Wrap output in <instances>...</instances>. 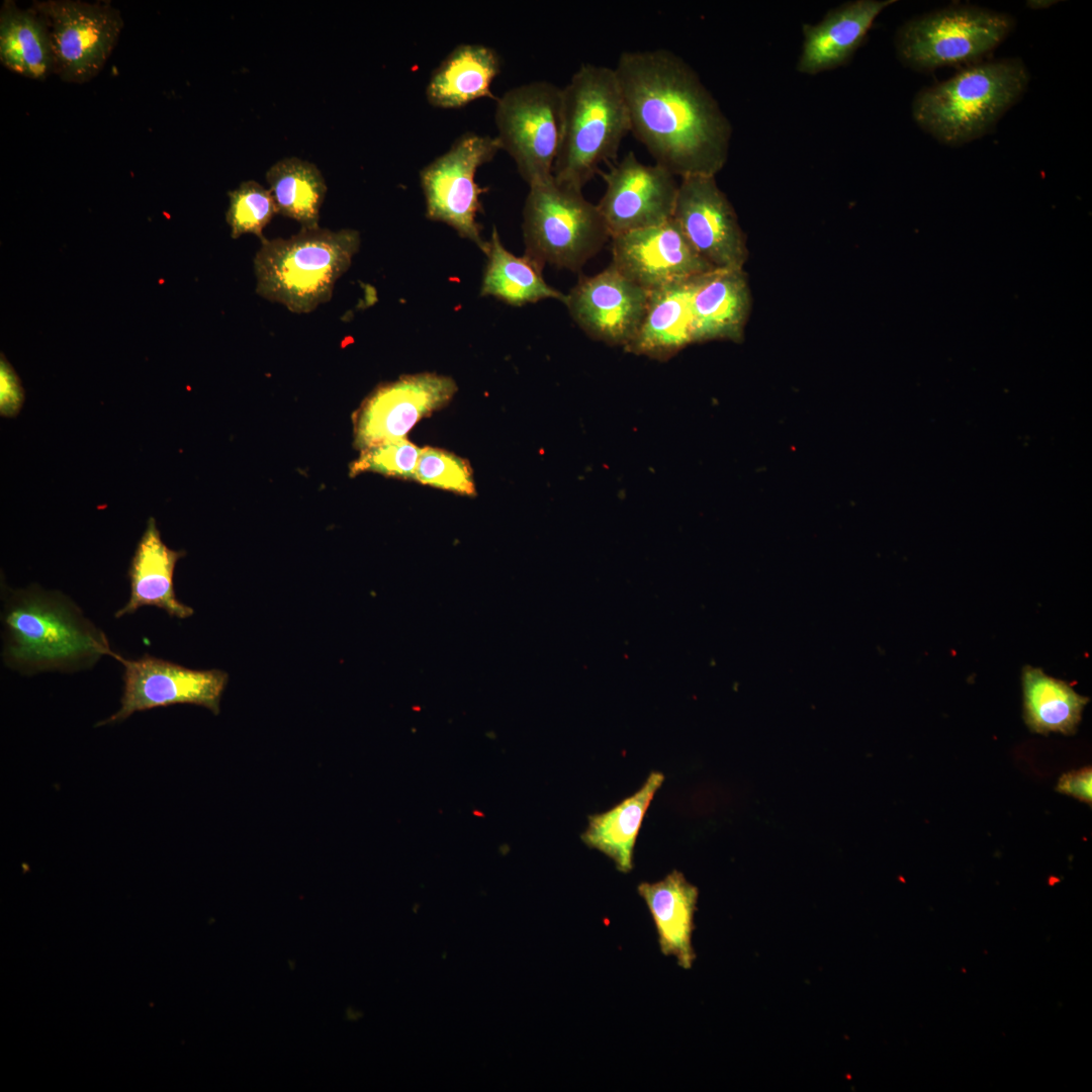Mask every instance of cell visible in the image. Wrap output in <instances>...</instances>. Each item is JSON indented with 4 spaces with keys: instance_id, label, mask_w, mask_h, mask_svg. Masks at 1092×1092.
I'll use <instances>...</instances> for the list:
<instances>
[{
    "instance_id": "obj_20",
    "label": "cell",
    "mask_w": 1092,
    "mask_h": 1092,
    "mask_svg": "<svg viewBox=\"0 0 1092 1092\" xmlns=\"http://www.w3.org/2000/svg\"><path fill=\"white\" fill-rule=\"evenodd\" d=\"M697 277L649 292L645 315L625 347L627 352L665 361L693 344L692 296Z\"/></svg>"
},
{
    "instance_id": "obj_8",
    "label": "cell",
    "mask_w": 1092,
    "mask_h": 1092,
    "mask_svg": "<svg viewBox=\"0 0 1092 1092\" xmlns=\"http://www.w3.org/2000/svg\"><path fill=\"white\" fill-rule=\"evenodd\" d=\"M494 122L500 150L529 186L553 177L562 132V87L539 80L511 88L496 101Z\"/></svg>"
},
{
    "instance_id": "obj_11",
    "label": "cell",
    "mask_w": 1092,
    "mask_h": 1092,
    "mask_svg": "<svg viewBox=\"0 0 1092 1092\" xmlns=\"http://www.w3.org/2000/svg\"><path fill=\"white\" fill-rule=\"evenodd\" d=\"M114 659L124 668L120 708L96 727L122 722L136 712L176 704H193L218 714L229 679L225 671L191 669L149 654L127 659L117 653Z\"/></svg>"
},
{
    "instance_id": "obj_16",
    "label": "cell",
    "mask_w": 1092,
    "mask_h": 1092,
    "mask_svg": "<svg viewBox=\"0 0 1092 1092\" xmlns=\"http://www.w3.org/2000/svg\"><path fill=\"white\" fill-rule=\"evenodd\" d=\"M611 240V265L649 292L714 269L695 251L672 218Z\"/></svg>"
},
{
    "instance_id": "obj_12",
    "label": "cell",
    "mask_w": 1092,
    "mask_h": 1092,
    "mask_svg": "<svg viewBox=\"0 0 1092 1092\" xmlns=\"http://www.w3.org/2000/svg\"><path fill=\"white\" fill-rule=\"evenodd\" d=\"M453 378L433 372L403 375L376 387L354 414V445L362 450L407 433L423 418L448 404L457 392Z\"/></svg>"
},
{
    "instance_id": "obj_9",
    "label": "cell",
    "mask_w": 1092,
    "mask_h": 1092,
    "mask_svg": "<svg viewBox=\"0 0 1092 1092\" xmlns=\"http://www.w3.org/2000/svg\"><path fill=\"white\" fill-rule=\"evenodd\" d=\"M499 150L495 136L468 131L420 171L427 217L451 226L482 252L487 241L481 238L477 215L482 211L479 196L484 189L475 176Z\"/></svg>"
},
{
    "instance_id": "obj_24",
    "label": "cell",
    "mask_w": 1092,
    "mask_h": 1092,
    "mask_svg": "<svg viewBox=\"0 0 1092 1092\" xmlns=\"http://www.w3.org/2000/svg\"><path fill=\"white\" fill-rule=\"evenodd\" d=\"M0 61L10 71L44 80L55 69L51 32L46 19L32 8L5 1L0 13Z\"/></svg>"
},
{
    "instance_id": "obj_6",
    "label": "cell",
    "mask_w": 1092,
    "mask_h": 1092,
    "mask_svg": "<svg viewBox=\"0 0 1092 1092\" xmlns=\"http://www.w3.org/2000/svg\"><path fill=\"white\" fill-rule=\"evenodd\" d=\"M525 255L578 272L611 239L603 216L582 191L554 178L529 186L523 209Z\"/></svg>"
},
{
    "instance_id": "obj_5",
    "label": "cell",
    "mask_w": 1092,
    "mask_h": 1092,
    "mask_svg": "<svg viewBox=\"0 0 1092 1092\" xmlns=\"http://www.w3.org/2000/svg\"><path fill=\"white\" fill-rule=\"evenodd\" d=\"M1028 81V71L1018 59L973 65L919 91L912 116L938 142L960 146L989 132L1021 98Z\"/></svg>"
},
{
    "instance_id": "obj_30",
    "label": "cell",
    "mask_w": 1092,
    "mask_h": 1092,
    "mask_svg": "<svg viewBox=\"0 0 1092 1092\" xmlns=\"http://www.w3.org/2000/svg\"><path fill=\"white\" fill-rule=\"evenodd\" d=\"M421 450L406 438L367 447L360 450L359 457L351 464L350 475L369 471L415 480Z\"/></svg>"
},
{
    "instance_id": "obj_10",
    "label": "cell",
    "mask_w": 1092,
    "mask_h": 1092,
    "mask_svg": "<svg viewBox=\"0 0 1092 1092\" xmlns=\"http://www.w3.org/2000/svg\"><path fill=\"white\" fill-rule=\"evenodd\" d=\"M32 9L47 21L59 77L82 84L96 77L113 51L123 20L110 4L73 0L36 1Z\"/></svg>"
},
{
    "instance_id": "obj_7",
    "label": "cell",
    "mask_w": 1092,
    "mask_h": 1092,
    "mask_svg": "<svg viewBox=\"0 0 1092 1092\" xmlns=\"http://www.w3.org/2000/svg\"><path fill=\"white\" fill-rule=\"evenodd\" d=\"M1005 13L967 5L949 6L905 22L895 37L896 53L917 71L976 62L994 51L1011 32Z\"/></svg>"
},
{
    "instance_id": "obj_2",
    "label": "cell",
    "mask_w": 1092,
    "mask_h": 1092,
    "mask_svg": "<svg viewBox=\"0 0 1092 1092\" xmlns=\"http://www.w3.org/2000/svg\"><path fill=\"white\" fill-rule=\"evenodd\" d=\"M4 664L19 673L76 672L115 658L104 632L66 595L37 584L1 587Z\"/></svg>"
},
{
    "instance_id": "obj_22",
    "label": "cell",
    "mask_w": 1092,
    "mask_h": 1092,
    "mask_svg": "<svg viewBox=\"0 0 1092 1092\" xmlns=\"http://www.w3.org/2000/svg\"><path fill=\"white\" fill-rule=\"evenodd\" d=\"M499 71L500 59L492 48L458 44L432 72L426 87L427 100L434 107L449 109L491 98L490 86Z\"/></svg>"
},
{
    "instance_id": "obj_26",
    "label": "cell",
    "mask_w": 1092,
    "mask_h": 1092,
    "mask_svg": "<svg viewBox=\"0 0 1092 1092\" xmlns=\"http://www.w3.org/2000/svg\"><path fill=\"white\" fill-rule=\"evenodd\" d=\"M486 265L480 287L481 296H492L510 305L521 306L543 299L562 302L565 295L546 283L542 268L529 257H518L508 251L493 228L483 252Z\"/></svg>"
},
{
    "instance_id": "obj_18",
    "label": "cell",
    "mask_w": 1092,
    "mask_h": 1092,
    "mask_svg": "<svg viewBox=\"0 0 1092 1092\" xmlns=\"http://www.w3.org/2000/svg\"><path fill=\"white\" fill-rule=\"evenodd\" d=\"M751 310L743 269H713L697 277L692 296L693 343H740Z\"/></svg>"
},
{
    "instance_id": "obj_14",
    "label": "cell",
    "mask_w": 1092,
    "mask_h": 1092,
    "mask_svg": "<svg viewBox=\"0 0 1092 1092\" xmlns=\"http://www.w3.org/2000/svg\"><path fill=\"white\" fill-rule=\"evenodd\" d=\"M600 174L606 189L597 206L611 238L672 218L678 183L666 168L646 165L628 152Z\"/></svg>"
},
{
    "instance_id": "obj_19",
    "label": "cell",
    "mask_w": 1092,
    "mask_h": 1092,
    "mask_svg": "<svg viewBox=\"0 0 1092 1092\" xmlns=\"http://www.w3.org/2000/svg\"><path fill=\"white\" fill-rule=\"evenodd\" d=\"M184 555V551L166 546L155 519L149 518L127 571L130 587L128 601L114 617L131 615L145 606L162 609L170 617L178 619L191 617L193 609L177 600L173 582L176 563Z\"/></svg>"
},
{
    "instance_id": "obj_1",
    "label": "cell",
    "mask_w": 1092,
    "mask_h": 1092,
    "mask_svg": "<svg viewBox=\"0 0 1092 1092\" xmlns=\"http://www.w3.org/2000/svg\"><path fill=\"white\" fill-rule=\"evenodd\" d=\"M614 70L630 131L656 164L680 178L723 169L731 122L682 58L665 49L623 52Z\"/></svg>"
},
{
    "instance_id": "obj_13",
    "label": "cell",
    "mask_w": 1092,
    "mask_h": 1092,
    "mask_svg": "<svg viewBox=\"0 0 1092 1092\" xmlns=\"http://www.w3.org/2000/svg\"><path fill=\"white\" fill-rule=\"evenodd\" d=\"M672 219L714 269H743L748 258L746 237L715 176L680 178Z\"/></svg>"
},
{
    "instance_id": "obj_21",
    "label": "cell",
    "mask_w": 1092,
    "mask_h": 1092,
    "mask_svg": "<svg viewBox=\"0 0 1092 1092\" xmlns=\"http://www.w3.org/2000/svg\"><path fill=\"white\" fill-rule=\"evenodd\" d=\"M638 893L652 916L661 952L674 957L679 967L690 969L695 960L692 935L697 888L680 872L672 871L658 882L641 883Z\"/></svg>"
},
{
    "instance_id": "obj_28",
    "label": "cell",
    "mask_w": 1092,
    "mask_h": 1092,
    "mask_svg": "<svg viewBox=\"0 0 1092 1092\" xmlns=\"http://www.w3.org/2000/svg\"><path fill=\"white\" fill-rule=\"evenodd\" d=\"M228 194L230 203L225 219L231 229V237L238 239L245 234H252L260 240L264 239V228L278 213L269 189L256 181L248 180Z\"/></svg>"
},
{
    "instance_id": "obj_17",
    "label": "cell",
    "mask_w": 1092,
    "mask_h": 1092,
    "mask_svg": "<svg viewBox=\"0 0 1092 1092\" xmlns=\"http://www.w3.org/2000/svg\"><path fill=\"white\" fill-rule=\"evenodd\" d=\"M895 0H855L829 10L815 24L805 23L796 69L817 75L850 61L876 18Z\"/></svg>"
},
{
    "instance_id": "obj_3",
    "label": "cell",
    "mask_w": 1092,
    "mask_h": 1092,
    "mask_svg": "<svg viewBox=\"0 0 1092 1092\" xmlns=\"http://www.w3.org/2000/svg\"><path fill=\"white\" fill-rule=\"evenodd\" d=\"M630 132L614 68L582 64L562 87V132L554 180L582 191L602 163L614 160Z\"/></svg>"
},
{
    "instance_id": "obj_29",
    "label": "cell",
    "mask_w": 1092,
    "mask_h": 1092,
    "mask_svg": "<svg viewBox=\"0 0 1092 1092\" xmlns=\"http://www.w3.org/2000/svg\"><path fill=\"white\" fill-rule=\"evenodd\" d=\"M415 480L459 494L475 495L476 493L469 462L439 448H422Z\"/></svg>"
},
{
    "instance_id": "obj_23",
    "label": "cell",
    "mask_w": 1092,
    "mask_h": 1092,
    "mask_svg": "<svg viewBox=\"0 0 1092 1092\" xmlns=\"http://www.w3.org/2000/svg\"><path fill=\"white\" fill-rule=\"evenodd\" d=\"M664 781L651 771L641 788L612 809L590 815L581 840L610 857L618 871L633 869V852L638 832L650 802Z\"/></svg>"
},
{
    "instance_id": "obj_4",
    "label": "cell",
    "mask_w": 1092,
    "mask_h": 1092,
    "mask_svg": "<svg viewBox=\"0 0 1092 1092\" xmlns=\"http://www.w3.org/2000/svg\"><path fill=\"white\" fill-rule=\"evenodd\" d=\"M358 231L300 229L283 239H262L254 258L256 292L295 313H308L332 297L358 252Z\"/></svg>"
},
{
    "instance_id": "obj_33",
    "label": "cell",
    "mask_w": 1092,
    "mask_h": 1092,
    "mask_svg": "<svg viewBox=\"0 0 1092 1092\" xmlns=\"http://www.w3.org/2000/svg\"><path fill=\"white\" fill-rule=\"evenodd\" d=\"M1055 3H1057V1H1054V0H1032V1H1027L1026 5L1028 7H1030V8H1032V9H1041V8L1050 7V6L1054 5Z\"/></svg>"
},
{
    "instance_id": "obj_31",
    "label": "cell",
    "mask_w": 1092,
    "mask_h": 1092,
    "mask_svg": "<svg viewBox=\"0 0 1092 1092\" xmlns=\"http://www.w3.org/2000/svg\"><path fill=\"white\" fill-rule=\"evenodd\" d=\"M24 401V390L20 379L1 354L0 361V414L2 417H15Z\"/></svg>"
},
{
    "instance_id": "obj_32",
    "label": "cell",
    "mask_w": 1092,
    "mask_h": 1092,
    "mask_svg": "<svg viewBox=\"0 0 1092 1092\" xmlns=\"http://www.w3.org/2000/svg\"><path fill=\"white\" fill-rule=\"evenodd\" d=\"M1061 794L1072 796L1086 804L1092 803V768L1085 766L1064 774L1057 785Z\"/></svg>"
},
{
    "instance_id": "obj_27",
    "label": "cell",
    "mask_w": 1092,
    "mask_h": 1092,
    "mask_svg": "<svg viewBox=\"0 0 1092 1092\" xmlns=\"http://www.w3.org/2000/svg\"><path fill=\"white\" fill-rule=\"evenodd\" d=\"M266 180L278 213L298 221L301 229L318 226L327 185L314 164L284 158L268 169Z\"/></svg>"
},
{
    "instance_id": "obj_15",
    "label": "cell",
    "mask_w": 1092,
    "mask_h": 1092,
    "mask_svg": "<svg viewBox=\"0 0 1092 1092\" xmlns=\"http://www.w3.org/2000/svg\"><path fill=\"white\" fill-rule=\"evenodd\" d=\"M648 299L649 291L610 265L580 278L563 303L589 338L625 348L639 330Z\"/></svg>"
},
{
    "instance_id": "obj_25",
    "label": "cell",
    "mask_w": 1092,
    "mask_h": 1092,
    "mask_svg": "<svg viewBox=\"0 0 1092 1092\" xmlns=\"http://www.w3.org/2000/svg\"><path fill=\"white\" fill-rule=\"evenodd\" d=\"M1021 681L1023 719L1031 732L1043 735L1076 732L1088 697L1078 694L1069 682L1031 665L1023 667Z\"/></svg>"
}]
</instances>
